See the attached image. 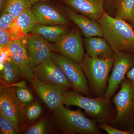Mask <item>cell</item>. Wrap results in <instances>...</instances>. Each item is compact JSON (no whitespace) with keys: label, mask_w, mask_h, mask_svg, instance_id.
Instances as JSON below:
<instances>
[{"label":"cell","mask_w":134,"mask_h":134,"mask_svg":"<svg viewBox=\"0 0 134 134\" xmlns=\"http://www.w3.org/2000/svg\"><path fill=\"white\" fill-rule=\"evenodd\" d=\"M113 59L111 73L108 79L107 88L103 96L109 101L125 79L127 72L134 66V53L115 52L114 53Z\"/></svg>","instance_id":"6"},{"label":"cell","mask_w":134,"mask_h":134,"mask_svg":"<svg viewBox=\"0 0 134 134\" xmlns=\"http://www.w3.org/2000/svg\"><path fill=\"white\" fill-rule=\"evenodd\" d=\"M97 22L102 28L103 37L114 52L134 53V31L131 25L105 12Z\"/></svg>","instance_id":"1"},{"label":"cell","mask_w":134,"mask_h":134,"mask_svg":"<svg viewBox=\"0 0 134 134\" xmlns=\"http://www.w3.org/2000/svg\"><path fill=\"white\" fill-rule=\"evenodd\" d=\"M32 87L46 105L55 111L62 104L64 91L57 86L44 83L36 78L30 81Z\"/></svg>","instance_id":"14"},{"label":"cell","mask_w":134,"mask_h":134,"mask_svg":"<svg viewBox=\"0 0 134 134\" xmlns=\"http://www.w3.org/2000/svg\"><path fill=\"white\" fill-rule=\"evenodd\" d=\"M47 121L43 119L28 128L25 133L26 134H43L47 133Z\"/></svg>","instance_id":"27"},{"label":"cell","mask_w":134,"mask_h":134,"mask_svg":"<svg viewBox=\"0 0 134 134\" xmlns=\"http://www.w3.org/2000/svg\"><path fill=\"white\" fill-rule=\"evenodd\" d=\"M0 29L7 32L14 41L27 40L29 34L23 31L17 23L16 18L8 13H2L0 18Z\"/></svg>","instance_id":"19"},{"label":"cell","mask_w":134,"mask_h":134,"mask_svg":"<svg viewBox=\"0 0 134 134\" xmlns=\"http://www.w3.org/2000/svg\"><path fill=\"white\" fill-rule=\"evenodd\" d=\"M109 103L103 96L90 98L68 90L63 93V105L78 107L98 119H103L107 115Z\"/></svg>","instance_id":"5"},{"label":"cell","mask_w":134,"mask_h":134,"mask_svg":"<svg viewBox=\"0 0 134 134\" xmlns=\"http://www.w3.org/2000/svg\"><path fill=\"white\" fill-rule=\"evenodd\" d=\"M35 70L36 78L44 83L57 86L63 91L72 87L61 68L52 58L35 66Z\"/></svg>","instance_id":"8"},{"label":"cell","mask_w":134,"mask_h":134,"mask_svg":"<svg viewBox=\"0 0 134 134\" xmlns=\"http://www.w3.org/2000/svg\"><path fill=\"white\" fill-rule=\"evenodd\" d=\"M13 41L14 40L7 32L0 29V49L8 47Z\"/></svg>","instance_id":"29"},{"label":"cell","mask_w":134,"mask_h":134,"mask_svg":"<svg viewBox=\"0 0 134 134\" xmlns=\"http://www.w3.org/2000/svg\"><path fill=\"white\" fill-rule=\"evenodd\" d=\"M26 44L30 62L34 67L51 58L54 52L53 44L38 34H29Z\"/></svg>","instance_id":"12"},{"label":"cell","mask_w":134,"mask_h":134,"mask_svg":"<svg viewBox=\"0 0 134 134\" xmlns=\"http://www.w3.org/2000/svg\"><path fill=\"white\" fill-rule=\"evenodd\" d=\"M126 78L130 79L134 82V66L127 73Z\"/></svg>","instance_id":"31"},{"label":"cell","mask_w":134,"mask_h":134,"mask_svg":"<svg viewBox=\"0 0 134 134\" xmlns=\"http://www.w3.org/2000/svg\"><path fill=\"white\" fill-rule=\"evenodd\" d=\"M14 86L16 97L24 105H29L33 102L34 97L26 86L23 84Z\"/></svg>","instance_id":"24"},{"label":"cell","mask_w":134,"mask_h":134,"mask_svg":"<svg viewBox=\"0 0 134 134\" xmlns=\"http://www.w3.org/2000/svg\"><path fill=\"white\" fill-rule=\"evenodd\" d=\"M32 6L29 0H6L1 13H8L16 18L25 10L31 8Z\"/></svg>","instance_id":"21"},{"label":"cell","mask_w":134,"mask_h":134,"mask_svg":"<svg viewBox=\"0 0 134 134\" xmlns=\"http://www.w3.org/2000/svg\"><path fill=\"white\" fill-rule=\"evenodd\" d=\"M130 22L132 23V24L134 26V7L133 9V12L132 13V17L130 20Z\"/></svg>","instance_id":"34"},{"label":"cell","mask_w":134,"mask_h":134,"mask_svg":"<svg viewBox=\"0 0 134 134\" xmlns=\"http://www.w3.org/2000/svg\"><path fill=\"white\" fill-rule=\"evenodd\" d=\"M11 59V52L8 47L0 49V70L8 60Z\"/></svg>","instance_id":"30"},{"label":"cell","mask_w":134,"mask_h":134,"mask_svg":"<svg viewBox=\"0 0 134 134\" xmlns=\"http://www.w3.org/2000/svg\"><path fill=\"white\" fill-rule=\"evenodd\" d=\"M62 1L76 12L97 21L104 12L103 0H62Z\"/></svg>","instance_id":"15"},{"label":"cell","mask_w":134,"mask_h":134,"mask_svg":"<svg viewBox=\"0 0 134 134\" xmlns=\"http://www.w3.org/2000/svg\"><path fill=\"white\" fill-rule=\"evenodd\" d=\"M29 1L32 5H34L36 3L39 2L47 1L48 0H29Z\"/></svg>","instance_id":"32"},{"label":"cell","mask_w":134,"mask_h":134,"mask_svg":"<svg viewBox=\"0 0 134 134\" xmlns=\"http://www.w3.org/2000/svg\"><path fill=\"white\" fill-rule=\"evenodd\" d=\"M115 2H116V5H117V4L119 3L120 1L121 0H115Z\"/></svg>","instance_id":"35"},{"label":"cell","mask_w":134,"mask_h":134,"mask_svg":"<svg viewBox=\"0 0 134 134\" xmlns=\"http://www.w3.org/2000/svg\"><path fill=\"white\" fill-rule=\"evenodd\" d=\"M19 100L12 85H4L0 88V113L10 120L20 132L26 119V108Z\"/></svg>","instance_id":"4"},{"label":"cell","mask_w":134,"mask_h":134,"mask_svg":"<svg viewBox=\"0 0 134 134\" xmlns=\"http://www.w3.org/2000/svg\"><path fill=\"white\" fill-rule=\"evenodd\" d=\"M98 126L109 134H134V129H131L127 130H121L113 127L105 122H103Z\"/></svg>","instance_id":"28"},{"label":"cell","mask_w":134,"mask_h":134,"mask_svg":"<svg viewBox=\"0 0 134 134\" xmlns=\"http://www.w3.org/2000/svg\"><path fill=\"white\" fill-rule=\"evenodd\" d=\"M31 9L38 24L48 25H66L69 23L59 9L46 1L36 3L32 6Z\"/></svg>","instance_id":"13"},{"label":"cell","mask_w":134,"mask_h":134,"mask_svg":"<svg viewBox=\"0 0 134 134\" xmlns=\"http://www.w3.org/2000/svg\"><path fill=\"white\" fill-rule=\"evenodd\" d=\"M66 25H48L38 24L30 31V34H38L49 42L58 43L68 32Z\"/></svg>","instance_id":"18"},{"label":"cell","mask_w":134,"mask_h":134,"mask_svg":"<svg viewBox=\"0 0 134 134\" xmlns=\"http://www.w3.org/2000/svg\"><path fill=\"white\" fill-rule=\"evenodd\" d=\"M6 0H0V10L1 12L2 11Z\"/></svg>","instance_id":"33"},{"label":"cell","mask_w":134,"mask_h":134,"mask_svg":"<svg viewBox=\"0 0 134 134\" xmlns=\"http://www.w3.org/2000/svg\"><path fill=\"white\" fill-rule=\"evenodd\" d=\"M0 71L1 80L6 84H14L21 76L17 66L11 59L5 62Z\"/></svg>","instance_id":"20"},{"label":"cell","mask_w":134,"mask_h":134,"mask_svg":"<svg viewBox=\"0 0 134 134\" xmlns=\"http://www.w3.org/2000/svg\"><path fill=\"white\" fill-rule=\"evenodd\" d=\"M69 18L79 28L85 38L103 37L102 28L97 21H93L70 8L66 9Z\"/></svg>","instance_id":"16"},{"label":"cell","mask_w":134,"mask_h":134,"mask_svg":"<svg viewBox=\"0 0 134 134\" xmlns=\"http://www.w3.org/2000/svg\"><path fill=\"white\" fill-rule=\"evenodd\" d=\"M18 24L26 34H29L34 26L38 24L31 8L27 9L16 18Z\"/></svg>","instance_id":"22"},{"label":"cell","mask_w":134,"mask_h":134,"mask_svg":"<svg viewBox=\"0 0 134 134\" xmlns=\"http://www.w3.org/2000/svg\"><path fill=\"white\" fill-rule=\"evenodd\" d=\"M51 58L55 60L61 68L76 92L88 95L90 92L88 83L80 64L54 52L52 54Z\"/></svg>","instance_id":"7"},{"label":"cell","mask_w":134,"mask_h":134,"mask_svg":"<svg viewBox=\"0 0 134 134\" xmlns=\"http://www.w3.org/2000/svg\"><path fill=\"white\" fill-rule=\"evenodd\" d=\"M117 6L115 18L125 21H130L134 7V0H121Z\"/></svg>","instance_id":"23"},{"label":"cell","mask_w":134,"mask_h":134,"mask_svg":"<svg viewBox=\"0 0 134 134\" xmlns=\"http://www.w3.org/2000/svg\"><path fill=\"white\" fill-rule=\"evenodd\" d=\"M54 52L64 55L80 64L85 54L81 32L78 28L68 32L54 44Z\"/></svg>","instance_id":"9"},{"label":"cell","mask_w":134,"mask_h":134,"mask_svg":"<svg viewBox=\"0 0 134 134\" xmlns=\"http://www.w3.org/2000/svg\"><path fill=\"white\" fill-rule=\"evenodd\" d=\"M0 131L2 134H17L20 132L14 123L1 113H0Z\"/></svg>","instance_id":"25"},{"label":"cell","mask_w":134,"mask_h":134,"mask_svg":"<svg viewBox=\"0 0 134 134\" xmlns=\"http://www.w3.org/2000/svg\"><path fill=\"white\" fill-rule=\"evenodd\" d=\"M55 123L61 130L70 134H94L98 133L96 122L80 110H72L62 105L54 111Z\"/></svg>","instance_id":"3"},{"label":"cell","mask_w":134,"mask_h":134,"mask_svg":"<svg viewBox=\"0 0 134 134\" xmlns=\"http://www.w3.org/2000/svg\"><path fill=\"white\" fill-rule=\"evenodd\" d=\"M26 40L13 41L8 46L11 59L17 66L21 76L29 81L36 78L35 67L31 64L26 44Z\"/></svg>","instance_id":"11"},{"label":"cell","mask_w":134,"mask_h":134,"mask_svg":"<svg viewBox=\"0 0 134 134\" xmlns=\"http://www.w3.org/2000/svg\"><path fill=\"white\" fill-rule=\"evenodd\" d=\"M120 85L119 91L113 99L118 121L129 119L134 113V82L126 78Z\"/></svg>","instance_id":"10"},{"label":"cell","mask_w":134,"mask_h":134,"mask_svg":"<svg viewBox=\"0 0 134 134\" xmlns=\"http://www.w3.org/2000/svg\"><path fill=\"white\" fill-rule=\"evenodd\" d=\"M42 112V107L38 102L31 104L26 108V119L30 120L36 119L40 116Z\"/></svg>","instance_id":"26"},{"label":"cell","mask_w":134,"mask_h":134,"mask_svg":"<svg viewBox=\"0 0 134 134\" xmlns=\"http://www.w3.org/2000/svg\"><path fill=\"white\" fill-rule=\"evenodd\" d=\"M83 42L86 54L90 57L103 60L113 58L114 52L103 37L85 38Z\"/></svg>","instance_id":"17"},{"label":"cell","mask_w":134,"mask_h":134,"mask_svg":"<svg viewBox=\"0 0 134 134\" xmlns=\"http://www.w3.org/2000/svg\"><path fill=\"white\" fill-rule=\"evenodd\" d=\"M113 62V58L100 59L85 53L80 63L92 90L98 97L103 96L105 93Z\"/></svg>","instance_id":"2"}]
</instances>
